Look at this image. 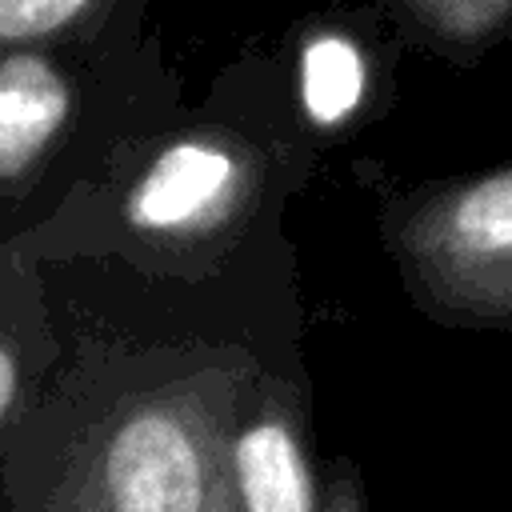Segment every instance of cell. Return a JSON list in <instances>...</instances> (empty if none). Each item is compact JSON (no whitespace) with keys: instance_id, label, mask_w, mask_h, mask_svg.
I'll use <instances>...</instances> for the list:
<instances>
[{"instance_id":"1","label":"cell","mask_w":512,"mask_h":512,"mask_svg":"<svg viewBox=\"0 0 512 512\" xmlns=\"http://www.w3.org/2000/svg\"><path fill=\"white\" fill-rule=\"evenodd\" d=\"M108 496L116 512H200V456L164 412L132 416L108 444Z\"/></svg>"},{"instance_id":"2","label":"cell","mask_w":512,"mask_h":512,"mask_svg":"<svg viewBox=\"0 0 512 512\" xmlns=\"http://www.w3.org/2000/svg\"><path fill=\"white\" fill-rule=\"evenodd\" d=\"M232 180H236V164L228 152L196 140L176 144L136 184L128 200V216L140 228H156V232L192 228L228 200Z\"/></svg>"},{"instance_id":"3","label":"cell","mask_w":512,"mask_h":512,"mask_svg":"<svg viewBox=\"0 0 512 512\" xmlns=\"http://www.w3.org/2000/svg\"><path fill=\"white\" fill-rule=\"evenodd\" d=\"M68 116V88L40 56L0 64V176L24 172Z\"/></svg>"},{"instance_id":"4","label":"cell","mask_w":512,"mask_h":512,"mask_svg":"<svg viewBox=\"0 0 512 512\" xmlns=\"http://www.w3.org/2000/svg\"><path fill=\"white\" fill-rule=\"evenodd\" d=\"M248 512H312V484L292 432L276 420L248 428L236 444Z\"/></svg>"},{"instance_id":"5","label":"cell","mask_w":512,"mask_h":512,"mask_svg":"<svg viewBox=\"0 0 512 512\" xmlns=\"http://www.w3.org/2000/svg\"><path fill=\"white\" fill-rule=\"evenodd\" d=\"M300 96L316 124H340L364 96V56L348 36L324 32L300 56Z\"/></svg>"},{"instance_id":"6","label":"cell","mask_w":512,"mask_h":512,"mask_svg":"<svg viewBox=\"0 0 512 512\" xmlns=\"http://www.w3.org/2000/svg\"><path fill=\"white\" fill-rule=\"evenodd\" d=\"M88 12L84 0H0V40L48 36Z\"/></svg>"},{"instance_id":"7","label":"cell","mask_w":512,"mask_h":512,"mask_svg":"<svg viewBox=\"0 0 512 512\" xmlns=\"http://www.w3.org/2000/svg\"><path fill=\"white\" fill-rule=\"evenodd\" d=\"M416 12L428 24H440V32L448 36H476L500 24V16H508L512 8L508 4H420Z\"/></svg>"},{"instance_id":"8","label":"cell","mask_w":512,"mask_h":512,"mask_svg":"<svg viewBox=\"0 0 512 512\" xmlns=\"http://www.w3.org/2000/svg\"><path fill=\"white\" fill-rule=\"evenodd\" d=\"M12 392H16V364H12V356L0 348V416H4V408L12 404Z\"/></svg>"}]
</instances>
